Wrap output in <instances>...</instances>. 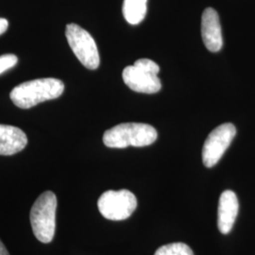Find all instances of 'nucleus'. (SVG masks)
<instances>
[{"label": "nucleus", "mask_w": 255, "mask_h": 255, "mask_svg": "<svg viewBox=\"0 0 255 255\" xmlns=\"http://www.w3.org/2000/svg\"><path fill=\"white\" fill-rule=\"evenodd\" d=\"M64 91L61 80L46 78L19 84L11 90L9 98L19 108L29 109L41 102L60 98Z\"/></svg>", "instance_id": "nucleus-1"}, {"label": "nucleus", "mask_w": 255, "mask_h": 255, "mask_svg": "<svg viewBox=\"0 0 255 255\" xmlns=\"http://www.w3.org/2000/svg\"><path fill=\"white\" fill-rule=\"evenodd\" d=\"M155 128L144 123H122L104 132L103 143L112 148L128 146H146L157 139Z\"/></svg>", "instance_id": "nucleus-2"}, {"label": "nucleus", "mask_w": 255, "mask_h": 255, "mask_svg": "<svg viewBox=\"0 0 255 255\" xmlns=\"http://www.w3.org/2000/svg\"><path fill=\"white\" fill-rule=\"evenodd\" d=\"M57 198L51 191L44 192L30 210V223L33 234L42 243H50L56 228Z\"/></svg>", "instance_id": "nucleus-3"}, {"label": "nucleus", "mask_w": 255, "mask_h": 255, "mask_svg": "<svg viewBox=\"0 0 255 255\" xmlns=\"http://www.w3.org/2000/svg\"><path fill=\"white\" fill-rule=\"evenodd\" d=\"M65 36L74 54L86 68L95 70L100 66L101 59L97 44L91 34L77 24L66 26Z\"/></svg>", "instance_id": "nucleus-4"}, {"label": "nucleus", "mask_w": 255, "mask_h": 255, "mask_svg": "<svg viewBox=\"0 0 255 255\" xmlns=\"http://www.w3.org/2000/svg\"><path fill=\"white\" fill-rule=\"evenodd\" d=\"M101 215L110 220H124L129 218L137 207L133 193L127 189L104 192L98 201Z\"/></svg>", "instance_id": "nucleus-5"}, {"label": "nucleus", "mask_w": 255, "mask_h": 255, "mask_svg": "<svg viewBox=\"0 0 255 255\" xmlns=\"http://www.w3.org/2000/svg\"><path fill=\"white\" fill-rule=\"evenodd\" d=\"M237 134V128L232 123L219 125L210 132L202 148V161L206 167L219 163Z\"/></svg>", "instance_id": "nucleus-6"}, {"label": "nucleus", "mask_w": 255, "mask_h": 255, "mask_svg": "<svg viewBox=\"0 0 255 255\" xmlns=\"http://www.w3.org/2000/svg\"><path fill=\"white\" fill-rule=\"evenodd\" d=\"M122 77L128 87L138 93L155 94L162 87L158 75L139 69L134 64L127 66L123 70Z\"/></svg>", "instance_id": "nucleus-7"}, {"label": "nucleus", "mask_w": 255, "mask_h": 255, "mask_svg": "<svg viewBox=\"0 0 255 255\" xmlns=\"http://www.w3.org/2000/svg\"><path fill=\"white\" fill-rule=\"evenodd\" d=\"M201 36L205 46L211 52H218L223 46L221 26L217 10L204 9L201 17Z\"/></svg>", "instance_id": "nucleus-8"}, {"label": "nucleus", "mask_w": 255, "mask_h": 255, "mask_svg": "<svg viewBox=\"0 0 255 255\" xmlns=\"http://www.w3.org/2000/svg\"><path fill=\"white\" fill-rule=\"evenodd\" d=\"M239 209V203L235 192L226 190L220 195L218 226L220 233L229 234L234 227Z\"/></svg>", "instance_id": "nucleus-9"}, {"label": "nucleus", "mask_w": 255, "mask_h": 255, "mask_svg": "<svg viewBox=\"0 0 255 255\" xmlns=\"http://www.w3.org/2000/svg\"><path fill=\"white\" fill-rule=\"evenodd\" d=\"M27 144V135L21 128L0 124V155L9 156L18 153Z\"/></svg>", "instance_id": "nucleus-10"}, {"label": "nucleus", "mask_w": 255, "mask_h": 255, "mask_svg": "<svg viewBox=\"0 0 255 255\" xmlns=\"http://www.w3.org/2000/svg\"><path fill=\"white\" fill-rule=\"evenodd\" d=\"M147 0H124L123 15L130 25L140 24L146 16Z\"/></svg>", "instance_id": "nucleus-11"}, {"label": "nucleus", "mask_w": 255, "mask_h": 255, "mask_svg": "<svg viewBox=\"0 0 255 255\" xmlns=\"http://www.w3.org/2000/svg\"><path fill=\"white\" fill-rule=\"evenodd\" d=\"M154 255H194V253L188 245L177 242L160 247Z\"/></svg>", "instance_id": "nucleus-12"}, {"label": "nucleus", "mask_w": 255, "mask_h": 255, "mask_svg": "<svg viewBox=\"0 0 255 255\" xmlns=\"http://www.w3.org/2000/svg\"><path fill=\"white\" fill-rule=\"evenodd\" d=\"M134 65L139 69H142V70L149 72V73L158 75V73L160 72L159 65L149 59H139L134 63Z\"/></svg>", "instance_id": "nucleus-13"}, {"label": "nucleus", "mask_w": 255, "mask_h": 255, "mask_svg": "<svg viewBox=\"0 0 255 255\" xmlns=\"http://www.w3.org/2000/svg\"><path fill=\"white\" fill-rule=\"evenodd\" d=\"M18 59L14 54H5L0 56V74L4 73L11 67L15 66Z\"/></svg>", "instance_id": "nucleus-14"}, {"label": "nucleus", "mask_w": 255, "mask_h": 255, "mask_svg": "<svg viewBox=\"0 0 255 255\" xmlns=\"http://www.w3.org/2000/svg\"><path fill=\"white\" fill-rule=\"evenodd\" d=\"M9 27V22L5 18H0V35L3 34L5 31H7Z\"/></svg>", "instance_id": "nucleus-15"}, {"label": "nucleus", "mask_w": 255, "mask_h": 255, "mask_svg": "<svg viewBox=\"0 0 255 255\" xmlns=\"http://www.w3.org/2000/svg\"><path fill=\"white\" fill-rule=\"evenodd\" d=\"M0 255H9V252L7 251L5 245L0 240Z\"/></svg>", "instance_id": "nucleus-16"}]
</instances>
